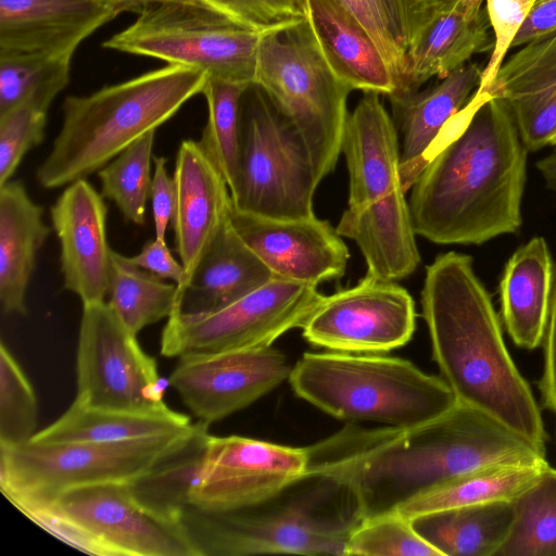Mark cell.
Returning a JSON list of instances; mask_svg holds the SVG:
<instances>
[{
    "instance_id": "f546056e",
    "label": "cell",
    "mask_w": 556,
    "mask_h": 556,
    "mask_svg": "<svg viewBox=\"0 0 556 556\" xmlns=\"http://www.w3.org/2000/svg\"><path fill=\"white\" fill-rule=\"evenodd\" d=\"M511 501H495L410 518L418 534L441 556H495L513 521Z\"/></svg>"
},
{
    "instance_id": "7c38bea8",
    "label": "cell",
    "mask_w": 556,
    "mask_h": 556,
    "mask_svg": "<svg viewBox=\"0 0 556 556\" xmlns=\"http://www.w3.org/2000/svg\"><path fill=\"white\" fill-rule=\"evenodd\" d=\"M323 296L316 286L275 277L223 308L175 312L162 331L161 354L180 358L268 348L287 331L302 327Z\"/></svg>"
},
{
    "instance_id": "1f68e13d",
    "label": "cell",
    "mask_w": 556,
    "mask_h": 556,
    "mask_svg": "<svg viewBox=\"0 0 556 556\" xmlns=\"http://www.w3.org/2000/svg\"><path fill=\"white\" fill-rule=\"evenodd\" d=\"M548 464L500 463L460 475L417 496L396 509L410 519L415 516L495 501H511Z\"/></svg>"
},
{
    "instance_id": "d590c367",
    "label": "cell",
    "mask_w": 556,
    "mask_h": 556,
    "mask_svg": "<svg viewBox=\"0 0 556 556\" xmlns=\"http://www.w3.org/2000/svg\"><path fill=\"white\" fill-rule=\"evenodd\" d=\"M155 131L136 140L98 172L102 197L113 201L124 219L136 225H143L146 219Z\"/></svg>"
},
{
    "instance_id": "6da1fadb",
    "label": "cell",
    "mask_w": 556,
    "mask_h": 556,
    "mask_svg": "<svg viewBox=\"0 0 556 556\" xmlns=\"http://www.w3.org/2000/svg\"><path fill=\"white\" fill-rule=\"evenodd\" d=\"M307 470L330 476L355 494L363 519L396 510L477 468L545 464V447L473 407L457 403L409 427L348 425L308 447Z\"/></svg>"
},
{
    "instance_id": "277c9868",
    "label": "cell",
    "mask_w": 556,
    "mask_h": 556,
    "mask_svg": "<svg viewBox=\"0 0 556 556\" xmlns=\"http://www.w3.org/2000/svg\"><path fill=\"white\" fill-rule=\"evenodd\" d=\"M362 521L352 490L316 472H306L250 506L227 510L187 506L179 516L198 556H345L346 541Z\"/></svg>"
},
{
    "instance_id": "5b68a950",
    "label": "cell",
    "mask_w": 556,
    "mask_h": 556,
    "mask_svg": "<svg viewBox=\"0 0 556 556\" xmlns=\"http://www.w3.org/2000/svg\"><path fill=\"white\" fill-rule=\"evenodd\" d=\"M206 79L202 71L168 64L88 96L67 97L61 129L36 169L38 184L58 189L98 173L201 93Z\"/></svg>"
},
{
    "instance_id": "8992f818",
    "label": "cell",
    "mask_w": 556,
    "mask_h": 556,
    "mask_svg": "<svg viewBox=\"0 0 556 556\" xmlns=\"http://www.w3.org/2000/svg\"><path fill=\"white\" fill-rule=\"evenodd\" d=\"M379 94L364 92L345 122L341 152L349 200L336 230L356 242L366 274L396 281L416 270L420 254L401 178L396 126Z\"/></svg>"
},
{
    "instance_id": "c3c4849f",
    "label": "cell",
    "mask_w": 556,
    "mask_h": 556,
    "mask_svg": "<svg viewBox=\"0 0 556 556\" xmlns=\"http://www.w3.org/2000/svg\"><path fill=\"white\" fill-rule=\"evenodd\" d=\"M544 368L540 387L544 404L556 412V266L546 329L543 338Z\"/></svg>"
},
{
    "instance_id": "816d5d0a",
    "label": "cell",
    "mask_w": 556,
    "mask_h": 556,
    "mask_svg": "<svg viewBox=\"0 0 556 556\" xmlns=\"http://www.w3.org/2000/svg\"><path fill=\"white\" fill-rule=\"evenodd\" d=\"M111 4L118 7L123 12L132 11L138 12L143 5L156 0H103Z\"/></svg>"
},
{
    "instance_id": "30bf717a",
    "label": "cell",
    "mask_w": 556,
    "mask_h": 556,
    "mask_svg": "<svg viewBox=\"0 0 556 556\" xmlns=\"http://www.w3.org/2000/svg\"><path fill=\"white\" fill-rule=\"evenodd\" d=\"M137 14L103 47L195 68L207 77L254 84L261 31L198 0H156Z\"/></svg>"
},
{
    "instance_id": "8d00e7d4",
    "label": "cell",
    "mask_w": 556,
    "mask_h": 556,
    "mask_svg": "<svg viewBox=\"0 0 556 556\" xmlns=\"http://www.w3.org/2000/svg\"><path fill=\"white\" fill-rule=\"evenodd\" d=\"M73 55H0V114L30 96L55 98L70 81Z\"/></svg>"
},
{
    "instance_id": "d6a6232c",
    "label": "cell",
    "mask_w": 556,
    "mask_h": 556,
    "mask_svg": "<svg viewBox=\"0 0 556 556\" xmlns=\"http://www.w3.org/2000/svg\"><path fill=\"white\" fill-rule=\"evenodd\" d=\"M108 299L122 323L137 336L175 312L178 290L176 283L164 282L113 251Z\"/></svg>"
},
{
    "instance_id": "60d3db41",
    "label": "cell",
    "mask_w": 556,
    "mask_h": 556,
    "mask_svg": "<svg viewBox=\"0 0 556 556\" xmlns=\"http://www.w3.org/2000/svg\"><path fill=\"white\" fill-rule=\"evenodd\" d=\"M1 492L27 518L72 547L90 555L112 556L98 539L73 521L53 500L12 490Z\"/></svg>"
},
{
    "instance_id": "7dc6e473",
    "label": "cell",
    "mask_w": 556,
    "mask_h": 556,
    "mask_svg": "<svg viewBox=\"0 0 556 556\" xmlns=\"http://www.w3.org/2000/svg\"><path fill=\"white\" fill-rule=\"evenodd\" d=\"M126 257L130 263L144 270L163 279L175 281L177 288L184 282L185 268L173 256L165 240L154 238L147 241L138 254Z\"/></svg>"
},
{
    "instance_id": "f5cc1de1",
    "label": "cell",
    "mask_w": 556,
    "mask_h": 556,
    "mask_svg": "<svg viewBox=\"0 0 556 556\" xmlns=\"http://www.w3.org/2000/svg\"><path fill=\"white\" fill-rule=\"evenodd\" d=\"M551 144H552V146H556V135H555V137L553 138V140L551 141Z\"/></svg>"
},
{
    "instance_id": "d6986e66",
    "label": "cell",
    "mask_w": 556,
    "mask_h": 556,
    "mask_svg": "<svg viewBox=\"0 0 556 556\" xmlns=\"http://www.w3.org/2000/svg\"><path fill=\"white\" fill-rule=\"evenodd\" d=\"M103 199L87 179H79L67 185L50 208L64 288L83 305L104 302L109 294L113 250Z\"/></svg>"
},
{
    "instance_id": "e0dca14e",
    "label": "cell",
    "mask_w": 556,
    "mask_h": 556,
    "mask_svg": "<svg viewBox=\"0 0 556 556\" xmlns=\"http://www.w3.org/2000/svg\"><path fill=\"white\" fill-rule=\"evenodd\" d=\"M278 350L263 349L180 357L169 384L198 419L211 425L245 408L289 378Z\"/></svg>"
},
{
    "instance_id": "3957f363",
    "label": "cell",
    "mask_w": 556,
    "mask_h": 556,
    "mask_svg": "<svg viewBox=\"0 0 556 556\" xmlns=\"http://www.w3.org/2000/svg\"><path fill=\"white\" fill-rule=\"evenodd\" d=\"M421 306L433 358L457 402L544 446L540 408L507 351L472 257L456 251L439 254L426 267Z\"/></svg>"
},
{
    "instance_id": "ab89813d",
    "label": "cell",
    "mask_w": 556,
    "mask_h": 556,
    "mask_svg": "<svg viewBox=\"0 0 556 556\" xmlns=\"http://www.w3.org/2000/svg\"><path fill=\"white\" fill-rule=\"evenodd\" d=\"M52 101L35 94L0 114V185L11 180L24 155L42 142Z\"/></svg>"
},
{
    "instance_id": "db71d44e",
    "label": "cell",
    "mask_w": 556,
    "mask_h": 556,
    "mask_svg": "<svg viewBox=\"0 0 556 556\" xmlns=\"http://www.w3.org/2000/svg\"><path fill=\"white\" fill-rule=\"evenodd\" d=\"M538 1H540V0H538Z\"/></svg>"
},
{
    "instance_id": "74e56055",
    "label": "cell",
    "mask_w": 556,
    "mask_h": 556,
    "mask_svg": "<svg viewBox=\"0 0 556 556\" xmlns=\"http://www.w3.org/2000/svg\"><path fill=\"white\" fill-rule=\"evenodd\" d=\"M441 556L396 510L363 519L351 532L345 556Z\"/></svg>"
},
{
    "instance_id": "2e32d148",
    "label": "cell",
    "mask_w": 556,
    "mask_h": 556,
    "mask_svg": "<svg viewBox=\"0 0 556 556\" xmlns=\"http://www.w3.org/2000/svg\"><path fill=\"white\" fill-rule=\"evenodd\" d=\"M51 500L112 556H198L180 522L143 507L127 483L77 486Z\"/></svg>"
},
{
    "instance_id": "b9f144b4",
    "label": "cell",
    "mask_w": 556,
    "mask_h": 556,
    "mask_svg": "<svg viewBox=\"0 0 556 556\" xmlns=\"http://www.w3.org/2000/svg\"><path fill=\"white\" fill-rule=\"evenodd\" d=\"M238 23L264 33L307 18V0H198Z\"/></svg>"
},
{
    "instance_id": "ac0fdd59",
    "label": "cell",
    "mask_w": 556,
    "mask_h": 556,
    "mask_svg": "<svg viewBox=\"0 0 556 556\" xmlns=\"http://www.w3.org/2000/svg\"><path fill=\"white\" fill-rule=\"evenodd\" d=\"M230 222L275 277L318 286L345 274L350 253L328 220L316 215L280 219L241 212Z\"/></svg>"
},
{
    "instance_id": "f35d334b",
    "label": "cell",
    "mask_w": 556,
    "mask_h": 556,
    "mask_svg": "<svg viewBox=\"0 0 556 556\" xmlns=\"http://www.w3.org/2000/svg\"><path fill=\"white\" fill-rule=\"evenodd\" d=\"M37 426V400L30 382L2 342L0 345V445L28 442Z\"/></svg>"
},
{
    "instance_id": "7402d4cb",
    "label": "cell",
    "mask_w": 556,
    "mask_h": 556,
    "mask_svg": "<svg viewBox=\"0 0 556 556\" xmlns=\"http://www.w3.org/2000/svg\"><path fill=\"white\" fill-rule=\"evenodd\" d=\"M484 4V0H441L428 25L408 48L394 93L418 90L433 77H446L473 55L492 52L494 36Z\"/></svg>"
},
{
    "instance_id": "44dd1931",
    "label": "cell",
    "mask_w": 556,
    "mask_h": 556,
    "mask_svg": "<svg viewBox=\"0 0 556 556\" xmlns=\"http://www.w3.org/2000/svg\"><path fill=\"white\" fill-rule=\"evenodd\" d=\"M121 12L103 0H0V55H73Z\"/></svg>"
},
{
    "instance_id": "cb8c5ba5",
    "label": "cell",
    "mask_w": 556,
    "mask_h": 556,
    "mask_svg": "<svg viewBox=\"0 0 556 556\" xmlns=\"http://www.w3.org/2000/svg\"><path fill=\"white\" fill-rule=\"evenodd\" d=\"M483 67L468 62L424 90L389 96L402 136L400 172L407 192L444 126L478 90Z\"/></svg>"
},
{
    "instance_id": "7a4b0ae2",
    "label": "cell",
    "mask_w": 556,
    "mask_h": 556,
    "mask_svg": "<svg viewBox=\"0 0 556 556\" xmlns=\"http://www.w3.org/2000/svg\"><path fill=\"white\" fill-rule=\"evenodd\" d=\"M527 153L506 102L476 93L444 126L408 200L416 235L482 244L522 224Z\"/></svg>"
},
{
    "instance_id": "4dcf8cb0",
    "label": "cell",
    "mask_w": 556,
    "mask_h": 556,
    "mask_svg": "<svg viewBox=\"0 0 556 556\" xmlns=\"http://www.w3.org/2000/svg\"><path fill=\"white\" fill-rule=\"evenodd\" d=\"M210 437L208 425L199 420L144 473L128 482L138 503L163 518L179 521L182 509L191 504Z\"/></svg>"
},
{
    "instance_id": "7bdbcfd3",
    "label": "cell",
    "mask_w": 556,
    "mask_h": 556,
    "mask_svg": "<svg viewBox=\"0 0 556 556\" xmlns=\"http://www.w3.org/2000/svg\"><path fill=\"white\" fill-rule=\"evenodd\" d=\"M494 36V48L483 67L477 93L486 92L511 49V42L538 0H484Z\"/></svg>"
},
{
    "instance_id": "4316f807",
    "label": "cell",
    "mask_w": 556,
    "mask_h": 556,
    "mask_svg": "<svg viewBox=\"0 0 556 556\" xmlns=\"http://www.w3.org/2000/svg\"><path fill=\"white\" fill-rule=\"evenodd\" d=\"M43 208L20 180L0 185V304L3 314H27L26 295L38 252L51 229Z\"/></svg>"
},
{
    "instance_id": "9c48e42d",
    "label": "cell",
    "mask_w": 556,
    "mask_h": 556,
    "mask_svg": "<svg viewBox=\"0 0 556 556\" xmlns=\"http://www.w3.org/2000/svg\"><path fill=\"white\" fill-rule=\"evenodd\" d=\"M319 182L300 132L261 87L250 85L241 99L232 206L270 218L311 217Z\"/></svg>"
},
{
    "instance_id": "e575fe53",
    "label": "cell",
    "mask_w": 556,
    "mask_h": 556,
    "mask_svg": "<svg viewBox=\"0 0 556 556\" xmlns=\"http://www.w3.org/2000/svg\"><path fill=\"white\" fill-rule=\"evenodd\" d=\"M252 84L207 77L202 90L207 121L199 140L232 187L238 167L240 108L244 91Z\"/></svg>"
},
{
    "instance_id": "9a60e30c",
    "label": "cell",
    "mask_w": 556,
    "mask_h": 556,
    "mask_svg": "<svg viewBox=\"0 0 556 556\" xmlns=\"http://www.w3.org/2000/svg\"><path fill=\"white\" fill-rule=\"evenodd\" d=\"M305 447L239 435H211L190 506L227 510L250 506L306 473Z\"/></svg>"
},
{
    "instance_id": "8fae6325",
    "label": "cell",
    "mask_w": 556,
    "mask_h": 556,
    "mask_svg": "<svg viewBox=\"0 0 556 556\" xmlns=\"http://www.w3.org/2000/svg\"><path fill=\"white\" fill-rule=\"evenodd\" d=\"M192 427L179 433L111 443L28 441L0 445V489L54 498L77 486L128 483L144 473Z\"/></svg>"
},
{
    "instance_id": "bcb514c9",
    "label": "cell",
    "mask_w": 556,
    "mask_h": 556,
    "mask_svg": "<svg viewBox=\"0 0 556 556\" xmlns=\"http://www.w3.org/2000/svg\"><path fill=\"white\" fill-rule=\"evenodd\" d=\"M154 172L150 190L152 216L155 238L165 240L169 223H172L176 206V187L174 178L168 175L164 156L153 159Z\"/></svg>"
},
{
    "instance_id": "83f0119b",
    "label": "cell",
    "mask_w": 556,
    "mask_h": 556,
    "mask_svg": "<svg viewBox=\"0 0 556 556\" xmlns=\"http://www.w3.org/2000/svg\"><path fill=\"white\" fill-rule=\"evenodd\" d=\"M554 264L547 242L534 237L507 261L500 281L502 318L516 345L533 350L546 329Z\"/></svg>"
},
{
    "instance_id": "d4e9b609",
    "label": "cell",
    "mask_w": 556,
    "mask_h": 556,
    "mask_svg": "<svg viewBox=\"0 0 556 556\" xmlns=\"http://www.w3.org/2000/svg\"><path fill=\"white\" fill-rule=\"evenodd\" d=\"M307 20L328 65L352 90L386 96L395 91L378 47L339 0H307Z\"/></svg>"
},
{
    "instance_id": "5bb4252c",
    "label": "cell",
    "mask_w": 556,
    "mask_h": 556,
    "mask_svg": "<svg viewBox=\"0 0 556 556\" xmlns=\"http://www.w3.org/2000/svg\"><path fill=\"white\" fill-rule=\"evenodd\" d=\"M415 326V302L408 291L366 274L357 285L323 296L301 328L313 345L376 354L405 345Z\"/></svg>"
},
{
    "instance_id": "f907efd6",
    "label": "cell",
    "mask_w": 556,
    "mask_h": 556,
    "mask_svg": "<svg viewBox=\"0 0 556 556\" xmlns=\"http://www.w3.org/2000/svg\"><path fill=\"white\" fill-rule=\"evenodd\" d=\"M536 168L546 187L556 192V148L548 155L538 161Z\"/></svg>"
},
{
    "instance_id": "f1b7e54d",
    "label": "cell",
    "mask_w": 556,
    "mask_h": 556,
    "mask_svg": "<svg viewBox=\"0 0 556 556\" xmlns=\"http://www.w3.org/2000/svg\"><path fill=\"white\" fill-rule=\"evenodd\" d=\"M187 415L136 413L93 407L75 399L66 412L29 441L38 443H111L186 431L192 427Z\"/></svg>"
},
{
    "instance_id": "603a6c76",
    "label": "cell",
    "mask_w": 556,
    "mask_h": 556,
    "mask_svg": "<svg viewBox=\"0 0 556 556\" xmlns=\"http://www.w3.org/2000/svg\"><path fill=\"white\" fill-rule=\"evenodd\" d=\"M519 48L486 93L506 102L523 146L534 152L556 135V33Z\"/></svg>"
},
{
    "instance_id": "484cf974",
    "label": "cell",
    "mask_w": 556,
    "mask_h": 556,
    "mask_svg": "<svg viewBox=\"0 0 556 556\" xmlns=\"http://www.w3.org/2000/svg\"><path fill=\"white\" fill-rule=\"evenodd\" d=\"M274 278L269 267L237 232L229 216L179 293L175 312L195 314L223 308Z\"/></svg>"
},
{
    "instance_id": "ffe728a7",
    "label": "cell",
    "mask_w": 556,
    "mask_h": 556,
    "mask_svg": "<svg viewBox=\"0 0 556 556\" xmlns=\"http://www.w3.org/2000/svg\"><path fill=\"white\" fill-rule=\"evenodd\" d=\"M173 178L176 206L172 224L176 252L185 268L179 295L229 218L232 203L223 174L199 140L180 142Z\"/></svg>"
},
{
    "instance_id": "52a82bcc",
    "label": "cell",
    "mask_w": 556,
    "mask_h": 556,
    "mask_svg": "<svg viewBox=\"0 0 556 556\" xmlns=\"http://www.w3.org/2000/svg\"><path fill=\"white\" fill-rule=\"evenodd\" d=\"M288 379L299 397L342 420L409 427L435 419L458 403L442 377L397 357L305 353Z\"/></svg>"
},
{
    "instance_id": "ee69618b",
    "label": "cell",
    "mask_w": 556,
    "mask_h": 556,
    "mask_svg": "<svg viewBox=\"0 0 556 556\" xmlns=\"http://www.w3.org/2000/svg\"><path fill=\"white\" fill-rule=\"evenodd\" d=\"M339 1L357 18L371 37L386 60L397 89L402 79L406 56L395 39L380 0Z\"/></svg>"
},
{
    "instance_id": "4fadbf2b",
    "label": "cell",
    "mask_w": 556,
    "mask_h": 556,
    "mask_svg": "<svg viewBox=\"0 0 556 556\" xmlns=\"http://www.w3.org/2000/svg\"><path fill=\"white\" fill-rule=\"evenodd\" d=\"M77 400L100 408L165 413L155 361L106 301L83 305L76 357Z\"/></svg>"
},
{
    "instance_id": "681fc988",
    "label": "cell",
    "mask_w": 556,
    "mask_h": 556,
    "mask_svg": "<svg viewBox=\"0 0 556 556\" xmlns=\"http://www.w3.org/2000/svg\"><path fill=\"white\" fill-rule=\"evenodd\" d=\"M556 33V0H540L530 10L511 42V49Z\"/></svg>"
},
{
    "instance_id": "f6af8a7d",
    "label": "cell",
    "mask_w": 556,
    "mask_h": 556,
    "mask_svg": "<svg viewBox=\"0 0 556 556\" xmlns=\"http://www.w3.org/2000/svg\"><path fill=\"white\" fill-rule=\"evenodd\" d=\"M405 53L428 25L441 0H380Z\"/></svg>"
},
{
    "instance_id": "ba28073f",
    "label": "cell",
    "mask_w": 556,
    "mask_h": 556,
    "mask_svg": "<svg viewBox=\"0 0 556 556\" xmlns=\"http://www.w3.org/2000/svg\"><path fill=\"white\" fill-rule=\"evenodd\" d=\"M254 84L300 132L324 179L341 153L353 90L328 65L307 18L262 33Z\"/></svg>"
},
{
    "instance_id": "836d02e7",
    "label": "cell",
    "mask_w": 556,
    "mask_h": 556,
    "mask_svg": "<svg viewBox=\"0 0 556 556\" xmlns=\"http://www.w3.org/2000/svg\"><path fill=\"white\" fill-rule=\"evenodd\" d=\"M511 502L514 521L495 556H556V469L544 467Z\"/></svg>"
}]
</instances>
